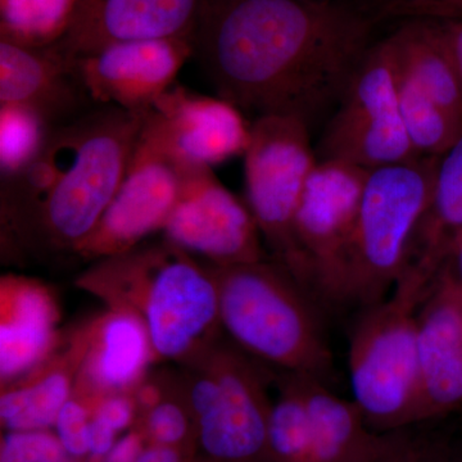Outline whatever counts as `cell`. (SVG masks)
Wrapping results in <instances>:
<instances>
[{
    "mask_svg": "<svg viewBox=\"0 0 462 462\" xmlns=\"http://www.w3.org/2000/svg\"><path fill=\"white\" fill-rule=\"evenodd\" d=\"M373 23L330 0H209L194 53L217 97L243 112L316 115L345 94Z\"/></svg>",
    "mask_w": 462,
    "mask_h": 462,
    "instance_id": "1",
    "label": "cell"
},
{
    "mask_svg": "<svg viewBox=\"0 0 462 462\" xmlns=\"http://www.w3.org/2000/svg\"><path fill=\"white\" fill-rule=\"evenodd\" d=\"M147 116L98 106L53 127L38 156L2 180V256H75L120 188Z\"/></svg>",
    "mask_w": 462,
    "mask_h": 462,
    "instance_id": "2",
    "label": "cell"
},
{
    "mask_svg": "<svg viewBox=\"0 0 462 462\" xmlns=\"http://www.w3.org/2000/svg\"><path fill=\"white\" fill-rule=\"evenodd\" d=\"M76 288L144 324L156 363L182 365L223 334L211 264L161 236L94 261Z\"/></svg>",
    "mask_w": 462,
    "mask_h": 462,
    "instance_id": "3",
    "label": "cell"
},
{
    "mask_svg": "<svg viewBox=\"0 0 462 462\" xmlns=\"http://www.w3.org/2000/svg\"><path fill=\"white\" fill-rule=\"evenodd\" d=\"M221 329L245 354L282 372L329 379L333 356L315 300L273 258L214 266Z\"/></svg>",
    "mask_w": 462,
    "mask_h": 462,
    "instance_id": "4",
    "label": "cell"
},
{
    "mask_svg": "<svg viewBox=\"0 0 462 462\" xmlns=\"http://www.w3.org/2000/svg\"><path fill=\"white\" fill-rule=\"evenodd\" d=\"M433 281L407 264L391 296L365 307L356 321L349 342L351 384L373 431L416 425L418 312Z\"/></svg>",
    "mask_w": 462,
    "mask_h": 462,
    "instance_id": "5",
    "label": "cell"
},
{
    "mask_svg": "<svg viewBox=\"0 0 462 462\" xmlns=\"http://www.w3.org/2000/svg\"><path fill=\"white\" fill-rule=\"evenodd\" d=\"M196 425L199 454L211 462H270L273 402L263 363L221 334L176 373Z\"/></svg>",
    "mask_w": 462,
    "mask_h": 462,
    "instance_id": "6",
    "label": "cell"
},
{
    "mask_svg": "<svg viewBox=\"0 0 462 462\" xmlns=\"http://www.w3.org/2000/svg\"><path fill=\"white\" fill-rule=\"evenodd\" d=\"M438 158L422 156L369 171L338 306H372L387 298L400 281L430 203Z\"/></svg>",
    "mask_w": 462,
    "mask_h": 462,
    "instance_id": "7",
    "label": "cell"
},
{
    "mask_svg": "<svg viewBox=\"0 0 462 462\" xmlns=\"http://www.w3.org/2000/svg\"><path fill=\"white\" fill-rule=\"evenodd\" d=\"M318 162L310 124L302 117L254 118L245 153V202L273 260L287 267L314 298L311 273L298 245L294 223L307 180Z\"/></svg>",
    "mask_w": 462,
    "mask_h": 462,
    "instance_id": "8",
    "label": "cell"
},
{
    "mask_svg": "<svg viewBox=\"0 0 462 462\" xmlns=\"http://www.w3.org/2000/svg\"><path fill=\"white\" fill-rule=\"evenodd\" d=\"M369 171L340 161H319L303 190L294 231L316 300L338 306L346 254Z\"/></svg>",
    "mask_w": 462,
    "mask_h": 462,
    "instance_id": "9",
    "label": "cell"
},
{
    "mask_svg": "<svg viewBox=\"0 0 462 462\" xmlns=\"http://www.w3.org/2000/svg\"><path fill=\"white\" fill-rule=\"evenodd\" d=\"M190 171L142 130L120 188L75 256L94 263L124 254L162 233Z\"/></svg>",
    "mask_w": 462,
    "mask_h": 462,
    "instance_id": "10",
    "label": "cell"
},
{
    "mask_svg": "<svg viewBox=\"0 0 462 462\" xmlns=\"http://www.w3.org/2000/svg\"><path fill=\"white\" fill-rule=\"evenodd\" d=\"M162 236L214 266L269 258L247 202L216 178L211 167L191 170Z\"/></svg>",
    "mask_w": 462,
    "mask_h": 462,
    "instance_id": "11",
    "label": "cell"
},
{
    "mask_svg": "<svg viewBox=\"0 0 462 462\" xmlns=\"http://www.w3.org/2000/svg\"><path fill=\"white\" fill-rule=\"evenodd\" d=\"M251 126L233 103L173 85L149 112L143 132L179 165L196 170L245 156Z\"/></svg>",
    "mask_w": 462,
    "mask_h": 462,
    "instance_id": "12",
    "label": "cell"
},
{
    "mask_svg": "<svg viewBox=\"0 0 462 462\" xmlns=\"http://www.w3.org/2000/svg\"><path fill=\"white\" fill-rule=\"evenodd\" d=\"M193 54V41L160 39L116 42L69 60L91 103L149 114Z\"/></svg>",
    "mask_w": 462,
    "mask_h": 462,
    "instance_id": "13",
    "label": "cell"
},
{
    "mask_svg": "<svg viewBox=\"0 0 462 462\" xmlns=\"http://www.w3.org/2000/svg\"><path fill=\"white\" fill-rule=\"evenodd\" d=\"M209 0H81L65 38L53 45L69 60L135 41H193Z\"/></svg>",
    "mask_w": 462,
    "mask_h": 462,
    "instance_id": "14",
    "label": "cell"
},
{
    "mask_svg": "<svg viewBox=\"0 0 462 462\" xmlns=\"http://www.w3.org/2000/svg\"><path fill=\"white\" fill-rule=\"evenodd\" d=\"M416 424L462 406V291L442 267L418 312Z\"/></svg>",
    "mask_w": 462,
    "mask_h": 462,
    "instance_id": "15",
    "label": "cell"
},
{
    "mask_svg": "<svg viewBox=\"0 0 462 462\" xmlns=\"http://www.w3.org/2000/svg\"><path fill=\"white\" fill-rule=\"evenodd\" d=\"M56 294L45 282L5 273L0 278V387L47 360L62 339Z\"/></svg>",
    "mask_w": 462,
    "mask_h": 462,
    "instance_id": "16",
    "label": "cell"
},
{
    "mask_svg": "<svg viewBox=\"0 0 462 462\" xmlns=\"http://www.w3.org/2000/svg\"><path fill=\"white\" fill-rule=\"evenodd\" d=\"M85 349L75 387L96 398L133 392L156 363L144 324L108 309L83 321Z\"/></svg>",
    "mask_w": 462,
    "mask_h": 462,
    "instance_id": "17",
    "label": "cell"
},
{
    "mask_svg": "<svg viewBox=\"0 0 462 462\" xmlns=\"http://www.w3.org/2000/svg\"><path fill=\"white\" fill-rule=\"evenodd\" d=\"M71 60L54 47L0 41V105L32 108L54 126L89 111Z\"/></svg>",
    "mask_w": 462,
    "mask_h": 462,
    "instance_id": "18",
    "label": "cell"
},
{
    "mask_svg": "<svg viewBox=\"0 0 462 462\" xmlns=\"http://www.w3.org/2000/svg\"><path fill=\"white\" fill-rule=\"evenodd\" d=\"M85 349L83 322L63 331L53 354L23 378L0 387L3 431L53 430L74 392Z\"/></svg>",
    "mask_w": 462,
    "mask_h": 462,
    "instance_id": "19",
    "label": "cell"
},
{
    "mask_svg": "<svg viewBox=\"0 0 462 462\" xmlns=\"http://www.w3.org/2000/svg\"><path fill=\"white\" fill-rule=\"evenodd\" d=\"M462 234V135L438 158L427 212L413 236L409 263L436 278Z\"/></svg>",
    "mask_w": 462,
    "mask_h": 462,
    "instance_id": "20",
    "label": "cell"
},
{
    "mask_svg": "<svg viewBox=\"0 0 462 462\" xmlns=\"http://www.w3.org/2000/svg\"><path fill=\"white\" fill-rule=\"evenodd\" d=\"M401 74L462 124V90L436 21H407L392 33Z\"/></svg>",
    "mask_w": 462,
    "mask_h": 462,
    "instance_id": "21",
    "label": "cell"
},
{
    "mask_svg": "<svg viewBox=\"0 0 462 462\" xmlns=\"http://www.w3.org/2000/svg\"><path fill=\"white\" fill-rule=\"evenodd\" d=\"M309 413L312 434V462H349L369 440L361 407L329 391L325 382L293 373Z\"/></svg>",
    "mask_w": 462,
    "mask_h": 462,
    "instance_id": "22",
    "label": "cell"
},
{
    "mask_svg": "<svg viewBox=\"0 0 462 462\" xmlns=\"http://www.w3.org/2000/svg\"><path fill=\"white\" fill-rule=\"evenodd\" d=\"M81 0H0V41L30 48L58 44L71 29Z\"/></svg>",
    "mask_w": 462,
    "mask_h": 462,
    "instance_id": "23",
    "label": "cell"
},
{
    "mask_svg": "<svg viewBox=\"0 0 462 462\" xmlns=\"http://www.w3.org/2000/svg\"><path fill=\"white\" fill-rule=\"evenodd\" d=\"M276 380L279 396L267 425L270 462H312L311 425L296 375L284 372Z\"/></svg>",
    "mask_w": 462,
    "mask_h": 462,
    "instance_id": "24",
    "label": "cell"
},
{
    "mask_svg": "<svg viewBox=\"0 0 462 462\" xmlns=\"http://www.w3.org/2000/svg\"><path fill=\"white\" fill-rule=\"evenodd\" d=\"M398 105L407 135L420 157L442 156L462 135L460 121L422 93L401 71Z\"/></svg>",
    "mask_w": 462,
    "mask_h": 462,
    "instance_id": "25",
    "label": "cell"
},
{
    "mask_svg": "<svg viewBox=\"0 0 462 462\" xmlns=\"http://www.w3.org/2000/svg\"><path fill=\"white\" fill-rule=\"evenodd\" d=\"M349 462H462V451L446 437L409 425L374 431Z\"/></svg>",
    "mask_w": 462,
    "mask_h": 462,
    "instance_id": "26",
    "label": "cell"
},
{
    "mask_svg": "<svg viewBox=\"0 0 462 462\" xmlns=\"http://www.w3.org/2000/svg\"><path fill=\"white\" fill-rule=\"evenodd\" d=\"M54 125L32 108L0 105L2 180L23 171L38 156Z\"/></svg>",
    "mask_w": 462,
    "mask_h": 462,
    "instance_id": "27",
    "label": "cell"
},
{
    "mask_svg": "<svg viewBox=\"0 0 462 462\" xmlns=\"http://www.w3.org/2000/svg\"><path fill=\"white\" fill-rule=\"evenodd\" d=\"M147 443L181 447L199 454L196 425L176 373H169L166 393L139 416L135 425Z\"/></svg>",
    "mask_w": 462,
    "mask_h": 462,
    "instance_id": "28",
    "label": "cell"
},
{
    "mask_svg": "<svg viewBox=\"0 0 462 462\" xmlns=\"http://www.w3.org/2000/svg\"><path fill=\"white\" fill-rule=\"evenodd\" d=\"M139 411L133 392L107 394L94 409L89 430V457L98 462L111 451L118 438L135 427Z\"/></svg>",
    "mask_w": 462,
    "mask_h": 462,
    "instance_id": "29",
    "label": "cell"
},
{
    "mask_svg": "<svg viewBox=\"0 0 462 462\" xmlns=\"http://www.w3.org/2000/svg\"><path fill=\"white\" fill-rule=\"evenodd\" d=\"M372 23L379 21L462 20V0H364L358 8Z\"/></svg>",
    "mask_w": 462,
    "mask_h": 462,
    "instance_id": "30",
    "label": "cell"
},
{
    "mask_svg": "<svg viewBox=\"0 0 462 462\" xmlns=\"http://www.w3.org/2000/svg\"><path fill=\"white\" fill-rule=\"evenodd\" d=\"M99 400L75 387L54 422L53 431L60 445L79 460L89 457L90 422Z\"/></svg>",
    "mask_w": 462,
    "mask_h": 462,
    "instance_id": "31",
    "label": "cell"
},
{
    "mask_svg": "<svg viewBox=\"0 0 462 462\" xmlns=\"http://www.w3.org/2000/svg\"><path fill=\"white\" fill-rule=\"evenodd\" d=\"M0 462H87L67 454L53 430L3 431Z\"/></svg>",
    "mask_w": 462,
    "mask_h": 462,
    "instance_id": "32",
    "label": "cell"
},
{
    "mask_svg": "<svg viewBox=\"0 0 462 462\" xmlns=\"http://www.w3.org/2000/svg\"><path fill=\"white\" fill-rule=\"evenodd\" d=\"M145 445L147 440L142 431L134 427L118 438L111 451L98 462H135Z\"/></svg>",
    "mask_w": 462,
    "mask_h": 462,
    "instance_id": "33",
    "label": "cell"
},
{
    "mask_svg": "<svg viewBox=\"0 0 462 462\" xmlns=\"http://www.w3.org/2000/svg\"><path fill=\"white\" fill-rule=\"evenodd\" d=\"M194 455L181 447L147 443L135 462H185Z\"/></svg>",
    "mask_w": 462,
    "mask_h": 462,
    "instance_id": "34",
    "label": "cell"
},
{
    "mask_svg": "<svg viewBox=\"0 0 462 462\" xmlns=\"http://www.w3.org/2000/svg\"><path fill=\"white\" fill-rule=\"evenodd\" d=\"M439 23L440 30H442L443 39H445L452 62H454L462 90V20L446 21V23Z\"/></svg>",
    "mask_w": 462,
    "mask_h": 462,
    "instance_id": "35",
    "label": "cell"
},
{
    "mask_svg": "<svg viewBox=\"0 0 462 462\" xmlns=\"http://www.w3.org/2000/svg\"><path fill=\"white\" fill-rule=\"evenodd\" d=\"M443 267L449 273L452 279L457 282L458 287L462 289V234L456 242L455 247Z\"/></svg>",
    "mask_w": 462,
    "mask_h": 462,
    "instance_id": "36",
    "label": "cell"
},
{
    "mask_svg": "<svg viewBox=\"0 0 462 462\" xmlns=\"http://www.w3.org/2000/svg\"><path fill=\"white\" fill-rule=\"evenodd\" d=\"M185 462H211L208 458L203 457L202 455L197 454L194 455L193 457L188 458Z\"/></svg>",
    "mask_w": 462,
    "mask_h": 462,
    "instance_id": "37",
    "label": "cell"
},
{
    "mask_svg": "<svg viewBox=\"0 0 462 462\" xmlns=\"http://www.w3.org/2000/svg\"><path fill=\"white\" fill-rule=\"evenodd\" d=\"M456 284H457V282H456ZM461 291H462V289H461Z\"/></svg>",
    "mask_w": 462,
    "mask_h": 462,
    "instance_id": "38",
    "label": "cell"
}]
</instances>
